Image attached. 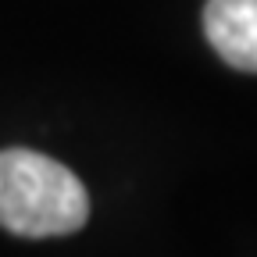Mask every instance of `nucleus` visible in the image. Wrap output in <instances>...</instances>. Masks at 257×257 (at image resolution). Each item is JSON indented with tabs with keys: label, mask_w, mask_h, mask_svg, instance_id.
I'll list each match as a JSON object with an SVG mask.
<instances>
[{
	"label": "nucleus",
	"mask_w": 257,
	"mask_h": 257,
	"mask_svg": "<svg viewBox=\"0 0 257 257\" xmlns=\"http://www.w3.org/2000/svg\"><path fill=\"white\" fill-rule=\"evenodd\" d=\"M86 218L89 197L72 168L36 150H0V225L8 232L29 239L68 236Z\"/></svg>",
	"instance_id": "1"
},
{
	"label": "nucleus",
	"mask_w": 257,
	"mask_h": 257,
	"mask_svg": "<svg viewBox=\"0 0 257 257\" xmlns=\"http://www.w3.org/2000/svg\"><path fill=\"white\" fill-rule=\"evenodd\" d=\"M204 36L229 68L257 75V0H207Z\"/></svg>",
	"instance_id": "2"
}]
</instances>
